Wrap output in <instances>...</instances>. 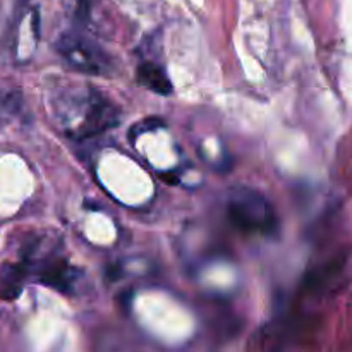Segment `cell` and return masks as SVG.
I'll list each match as a JSON object with an SVG mask.
<instances>
[{
	"mask_svg": "<svg viewBox=\"0 0 352 352\" xmlns=\"http://www.w3.org/2000/svg\"><path fill=\"white\" fill-rule=\"evenodd\" d=\"M227 217L237 230L256 236H274L278 232V217L272 203L260 191L251 188H234L227 201Z\"/></svg>",
	"mask_w": 352,
	"mask_h": 352,
	"instance_id": "1",
	"label": "cell"
},
{
	"mask_svg": "<svg viewBox=\"0 0 352 352\" xmlns=\"http://www.w3.org/2000/svg\"><path fill=\"white\" fill-rule=\"evenodd\" d=\"M82 116L78 126L69 133V136L76 140L82 138L98 136L105 131L117 126L120 119V112L107 96L100 95L96 89H88L82 102Z\"/></svg>",
	"mask_w": 352,
	"mask_h": 352,
	"instance_id": "2",
	"label": "cell"
},
{
	"mask_svg": "<svg viewBox=\"0 0 352 352\" xmlns=\"http://www.w3.org/2000/svg\"><path fill=\"white\" fill-rule=\"evenodd\" d=\"M57 52L69 65L85 74H105V71L109 69L107 55L93 41L86 40L79 34H62L57 41Z\"/></svg>",
	"mask_w": 352,
	"mask_h": 352,
	"instance_id": "3",
	"label": "cell"
},
{
	"mask_svg": "<svg viewBox=\"0 0 352 352\" xmlns=\"http://www.w3.org/2000/svg\"><path fill=\"white\" fill-rule=\"evenodd\" d=\"M136 81L138 85L157 93V95L168 96L174 91V86H172L170 78H168L165 67L153 60H144L138 65Z\"/></svg>",
	"mask_w": 352,
	"mask_h": 352,
	"instance_id": "4",
	"label": "cell"
},
{
	"mask_svg": "<svg viewBox=\"0 0 352 352\" xmlns=\"http://www.w3.org/2000/svg\"><path fill=\"white\" fill-rule=\"evenodd\" d=\"M26 270L21 263H6L0 268V298L3 301H12L21 294Z\"/></svg>",
	"mask_w": 352,
	"mask_h": 352,
	"instance_id": "5",
	"label": "cell"
}]
</instances>
